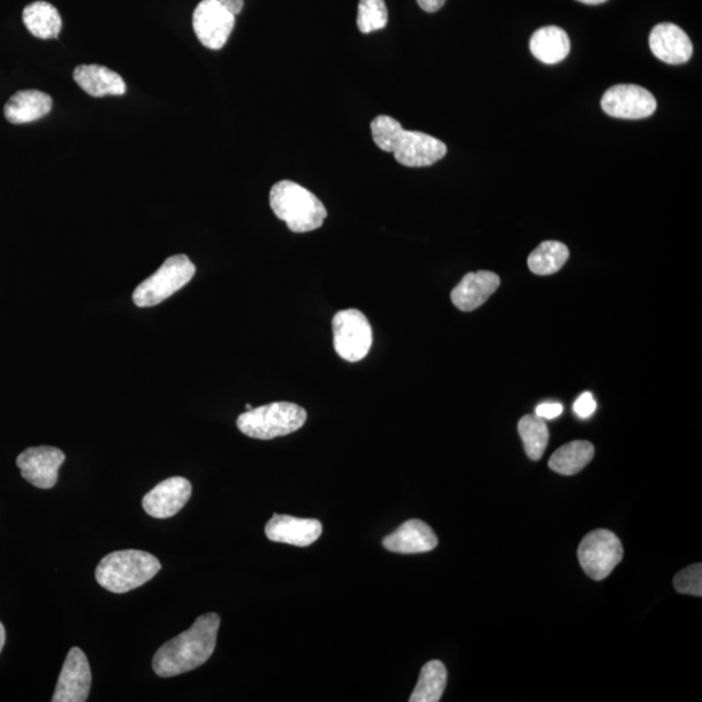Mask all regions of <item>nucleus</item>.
I'll return each instance as SVG.
<instances>
[{
    "instance_id": "nucleus-1",
    "label": "nucleus",
    "mask_w": 702,
    "mask_h": 702,
    "mask_svg": "<svg viewBox=\"0 0 702 702\" xmlns=\"http://www.w3.org/2000/svg\"><path fill=\"white\" fill-rule=\"evenodd\" d=\"M219 628L217 613L198 616L192 628L159 648L152 660L156 674L172 678L202 666L215 651Z\"/></svg>"
},
{
    "instance_id": "nucleus-2",
    "label": "nucleus",
    "mask_w": 702,
    "mask_h": 702,
    "mask_svg": "<svg viewBox=\"0 0 702 702\" xmlns=\"http://www.w3.org/2000/svg\"><path fill=\"white\" fill-rule=\"evenodd\" d=\"M371 133L377 147L392 152L397 162L404 167H430L448 152L444 142L422 132L404 131L399 120L387 114L371 121Z\"/></svg>"
},
{
    "instance_id": "nucleus-3",
    "label": "nucleus",
    "mask_w": 702,
    "mask_h": 702,
    "mask_svg": "<svg viewBox=\"0 0 702 702\" xmlns=\"http://www.w3.org/2000/svg\"><path fill=\"white\" fill-rule=\"evenodd\" d=\"M271 209L290 231L308 233L323 225L328 215L322 201L294 181L277 182L270 193Z\"/></svg>"
},
{
    "instance_id": "nucleus-4",
    "label": "nucleus",
    "mask_w": 702,
    "mask_h": 702,
    "mask_svg": "<svg viewBox=\"0 0 702 702\" xmlns=\"http://www.w3.org/2000/svg\"><path fill=\"white\" fill-rule=\"evenodd\" d=\"M160 569L156 555L129 549L106 555L97 566L96 579L107 591L127 593L147 584Z\"/></svg>"
},
{
    "instance_id": "nucleus-5",
    "label": "nucleus",
    "mask_w": 702,
    "mask_h": 702,
    "mask_svg": "<svg viewBox=\"0 0 702 702\" xmlns=\"http://www.w3.org/2000/svg\"><path fill=\"white\" fill-rule=\"evenodd\" d=\"M307 419V410L299 404L273 402L241 414L238 427L251 439L272 440L299 431Z\"/></svg>"
},
{
    "instance_id": "nucleus-6",
    "label": "nucleus",
    "mask_w": 702,
    "mask_h": 702,
    "mask_svg": "<svg viewBox=\"0 0 702 702\" xmlns=\"http://www.w3.org/2000/svg\"><path fill=\"white\" fill-rule=\"evenodd\" d=\"M195 274V265L187 255H173L134 290L133 302L139 308H152L184 288Z\"/></svg>"
},
{
    "instance_id": "nucleus-7",
    "label": "nucleus",
    "mask_w": 702,
    "mask_h": 702,
    "mask_svg": "<svg viewBox=\"0 0 702 702\" xmlns=\"http://www.w3.org/2000/svg\"><path fill=\"white\" fill-rule=\"evenodd\" d=\"M335 353L348 362H360L372 347V328L362 311L349 309L338 312L332 322Z\"/></svg>"
},
{
    "instance_id": "nucleus-8",
    "label": "nucleus",
    "mask_w": 702,
    "mask_h": 702,
    "mask_svg": "<svg viewBox=\"0 0 702 702\" xmlns=\"http://www.w3.org/2000/svg\"><path fill=\"white\" fill-rule=\"evenodd\" d=\"M578 559L586 575L604 580L623 559L621 540L609 530L592 531L580 543Z\"/></svg>"
},
{
    "instance_id": "nucleus-9",
    "label": "nucleus",
    "mask_w": 702,
    "mask_h": 702,
    "mask_svg": "<svg viewBox=\"0 0 702 702\" xmlns=\"http://www.w3.org/2000/svg\"><path fill=\"white\" fill-rule=\"evenodd\" d=\"M235 17L219 0H202L193 13V29L198 40L210 50L223 49L233 32Z\"/></svg>"
},
{
    "instance_id": "nucleus-10",
    "label": "nucleus",
    "mask_w": 702,
    "mask_h": 702,
    "mask_svg": "<svg viewBox=\"0 0 702 702\" xmlns=\"http://www.w3.org/2000/svg\"><path fill=\"white\" fill-rule=\"evenodd\" d=\"M601 107L609 117L639 120L652 117L658 101L651 91L638 86H615L601 99Z\"/></svg>"
},
{
    "instance_id": "nucleus-11",
    "label": "nucleus",
    "mask_w": 702,
    "mask_h": 702,
    "mask_svg": "<svg viewBox=\"0 0 702 702\" xmlns=\"http://www.w3.org/2000/svg\"><path fill=\"white\" fill-rule=\"evenodd\" d=\"M66 461L62 450L52 447L29 448L22 452L17 460L21 477L28 483L51 490L56 487L59 478V469Z\"/></svg>"
},
{
    "instance_id": "nucleus-12",
    "label": "nucleus",
    "mask_w": 702,
    "mask_h": 702,
    "mask_svg": "<svg viewBox=\"0 0 702 702\" xmlns=\"http://www.w3.org/2000/svg\"><path fill=\"white\" fill-rule=\"evenodd\" d=\"M91 686V670L86 653L74 646L67 654L52 702L87 701Z\"/></svg>"
},
{
    "instance_id": "nucleus-13",
    "label": "nucleus",
    "mask_w": 702,
    "mask_h": 702,
    "mask_svg": "<svg viewBox=\"0 0 702 702\" xmlns=\"http://www.w3.org/2000/svg\"><path fill=\"white\" fill-rule=\"evenodd\" d=\"M192 495V484L181 477L166 479L142 500L147 513L157 519L171 518L184 508Z\"/></svg>"
},
{
    "instance_id": "nucleus-14",
    "label": "nucleus",
    "mask_w": 702,
    "mask_h": 702,
    "mask_svg": "<svg viewBox=\"0 0 702 702\" xmlns=\"http://www.w3.org/2000/svg\"><path fill=\"white\" fill-rule=\"evenodd\" d=\"M323 525L317 519L273 514L265 524V536L273 543L307 548L322 536Z\"/></svg>"
},
{
    "instance_id": "nucleus-15",
    "label": "nucleus",
    "mask_w": 702,
    "mask_h": 702,
    "mask_svg": "<svg viewBox=\"0 0 702 702\" xmlns=\"http://www.w3.org/2000/svg\"><path fill=\"white\" fill-rule=\"evenodd\" d=\"M383 545L393 553H427L439 545V539L429 524L419 519H411L388 535L383 540Z\"/></svg>"
},
{
    "instance_id": "nucleus-16",
    "label": "nucleus",
    "mask_w": 702,
    "mask_h": 702,
    "mask_svg": "<svg viewBox=\"0 0 702 702\" xmlns=\"http://www.w3.org/2000/svg\"><path fill=\"white\" fill-rule=\"evenodd\" d=\"M499 274L478 271L465 274L452 292V302L458 310L470 312L483 307L500 288Z\"/></svg>"
},
{
    "instance_id": "nucleus-17",
    "label": "nucleus",
    "mask_w": 702,
    "mask_h": 702,
    "mask_svg": "<svg viewBox=\"0 0 702 702\" xmlns=\"http://www.w3.org/2000/svg\"><path fill=\"white\" fill-rule=\"evenodd\" d=\"M650 46L655 58L673 66L689 62L693 53L690 37L674 24L654 27L650 36Z\"/></svg>"
},
{
    "instance_id": "nucleus-18",
    "label": "nucleus",
    "mask_w": 702,
    "mask_h": 702,
    "mask_svg": "<svg viewBox=\"0 0 702 702\" xmlns=\"http://www.w3.org/2000/svg\"><path fill=\"white\" fill-rule=\"evenodd\" d=\"M73 79L91 97L102 98L127 93L123 78L103 66H79L73 72Z\"/></svg>"
},
{
    "instance_id": "nucleus-19",
    "label": "nucleus",
    "mask_w": 702,
    "mask_h": 702,
    "mask_svg": "<svg viewBox=\"0 0 702 702\" xmlns=\"http://www.w3.org/2000/svg\"><path fill=\"white\" fill-rule=\"evenodd\" d=\"M52 99L40 90H21L4 107V117L11 124L33 123L49 114Z\"/></svg>"
},
{
    "instance_id": "nucleus-20",
    "label": "nucleus",
    "mask_w": 702,
    "mask_h": 702,
    "mask_svg": "<svg viewBox=\"0 0 702 702\" xmlns=\"http://www.w3.org/2000/svg\"><path fill=\"white\" fill-rule=\"evenodd\" d=\"M530 49L533 56L545 64H556L569 56L570 38L559 27H544L531 37Z\"/></svg>"
},
{
    "instance_id": "nucleus-21",
    "label": "nucleus",
    "mask_w": 702,
    "mask_h": 702,
    "mask_svg": "<svg viewBox=\"0 0 702 702\" xmlns=\"http://www.w3.org/2000/svg\"><path fill=\"white\" fill-rule=\"evenodd\" d=\"M22 21L30 33L41 40H56L62 30V18L48 2H34L26 7Z\"/></svg>"
},
{
    "instance_id": "nucleus-22",
    "label": "nucleus",
    "mask_w": 702,
    "mask_h": 702,
    "mask_svg": "<svg viewBox=\"0 0 702 702\" xmlns=\"http://www.w3.org/2000/svg\"><path fill=\"white\" fill-rule=\"evenodd\" d=\"M594 457V447L589 441H572L561 447L549 460V468L561 475H575Z\"/></svg>"
},
{
    "instance_id": "nucleus-23",
    "label": "nucleus",
    "mask_w": 702,
    "mask_h": 702,
    "mask_svg": "<svg viewBox=\"0 0 702 702\" xmlns=\"http://www.w3.org/2000/svg\"><path fill=\"white\" fill-rule=\"evenodd\" d=\"M448 671L441 661L425 663L410 702H439L445 691Z\"/></svg>"
},
{
    "instance_id": "nucleus-24",
    "label": "nucleus",
    "mask_w": 702,
    "mask_h": 702,
    "mask_svg": "<svg viewBox=\"0 0 702 702\" xmlns=\"http://www.w3.org/2000/svg\"><path fill=\"white\" fill-rule=\"evenodd\" d=\"M570 251L564 243L559 241H545L541 243L529 257L531 272L539 277H549L559 272L568 262Z\"/></svg>"
},
{
    "instance_id": "nucleus-25",
    "label": "nucleus",
    "mask_w": 702,
    "mask_h": 702,
    "mask_svg": "<svg viewBox=\"0 0 702 702\" xmlns=\"http://www.w3.org/2000/svg\"><path fill=\"white\" fill-rule=\"evenodd\" d=\"M518 431L521 434L526 455L532 461L541 460L549 442V430L544 419L538 415H525L519 421Z\"/></svg>"
},
{
    "instance_id": "nucleus-26",
    "label": "nucleus",
    "mask_w": 702,
    "mask_h": 702,
    "mask_svg": "<svg viewBox=\"0 0 702 702\" xmlns=\"http://www.w3.org/2000/svg\"><path fill=\"white\" fill-rule=\"evenodd\" d=\"M357 24L363 34L384 29L388 24V9L384 0H360Z\"/></svg>"
},
{
    "instance_id": "nucleus-27",
    "label": "nucleus",
    "mask_w": 702,
    "mask_h": 702,
    "mask_svg": "<svg viewBox=\"0 0 702 702\" xmlns=\"http://www.w3.org/2000/svg\"><path fill=\"white\" fill-rule=\"evenodd\" d=\"M674 586L679 593L702 596V564L694 563L683 569L674 578Z\"/></svg>"
},
{
    "instance_id": "nucleus-28",
    "label": "nucleus",
    "mask_w": 702,
    "mask_h": 702,
    "mask_svg": "<svg viewBox=\"0 0 702 702\" xmlns=\"http://www.w3.org/2000/svg\"><path fill=\"white\" fill-rule=\"evenodd\" d=\"M598 409L596 400L590 392H585L579 395V399L574 403V413L582 419H589L594 414Z\"/></svg>"
},
{
    "instance_id": "nucleus-29",
    "label": "nucleus",
    "mask_w": 702,
    "mask_h": 702,
    "mask_svg": "<svg viewBox=\"0 0 702 702\" xmlns=\"http://www.w3.org/2000/svg\"><path fill=\"white\" fill-rule=\"evenodd\" d=\"M563 413L562 403L559 402H545L540 403L536 408V415L544 421H552V419L559 418Z\"/></svg>"
},
{
    "instance_id": "nucleus-30",
    "label": "nucleus",
    "mask_w": 702,
    "mask_h": 702,
    "mask_svg": "<svg viewBox=\"0 0 702 702\" xmlns=\"http://www.w3.org/2000/svg\"><path fill=\"white\" fill-rule=\"evenodd\" d=\"M447 0H418V4L425 12L433 13L442 9Z\"/></svg>"
},
{
    "instance_id": "nucleus-31",
    "label": "nucleus",
    "mask_w": 702,
    "mask_h": 702,
    "mask_svg": "<svg viewBox=\"0 0 702 702\" xmlns=\"http://www.w3.org/2000/svg\"><path fill=\"white\" fill-rule=\"evenodd\" d=\"M219 2L228 12H231L233 17H238L243 9V0H219Z\"/></svg>"
},
{
    "instance_id": "nucleus-32",
    "label": "nucleus",
    "mask_w": 702,
    "mask_h": 702,
    "mask_svg": "<svg viewBox=\"0 0 702 702\" xmlns=\"http://www.w3.org/2000/svg\"><path fill=\"white\" fill-rule=\"evenodd\" d=\"M4 643H6V630H4V625L0 623V652H2Z\"/></svg>"
},
{
    "instance_id": "nucleus-33",
    "label": "nucleus",
    "mask_w": 702,
    "mask_h": 702,
    "mask_svg": "<svg viewBox=\"0 0 702 702\" xmlns=\"http://www.w3.org/2000/svg\"><path fill=\"white\" fill-rule=\"evenodd\" d=\"M578 2L589 6H598L608 2V0H578Z\"/></svg>"
},
{
    "instance_id": "nucleus-34",
    "label": "nucleus",
    "mask_w": 702,
    "mask_h": 702,
    "mask_svg": "<svg viewBox=\"0 0 702 702\" xmlns=\"http://www.w3.org/2000/svg\"><path fill=\"white\" fill-rule=\"evenodd\" d=\"M253 408H251V404H247V410H251Z\"/></svg>"
}]
</instances>
